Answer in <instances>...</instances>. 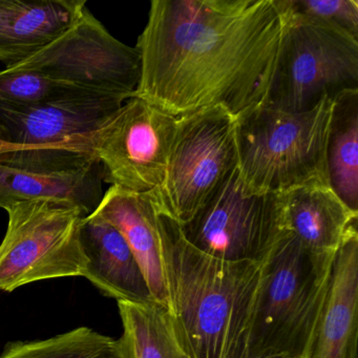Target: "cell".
<instances>
[{
    "instance_id": "obj_10",
    "label": "cell",
    "mask_w": 358,
    "mask_h": 358,
    "mask_svg": "<svg viewBox=\"0 0 358 358\" xmlns=\"http://www.w3.org/2000/svg\"><path fill=\"white\" fill-rule=\"evenodd\" d=\"M34 71L92 93L133 98L141 75L139 51L115 38L83 9L75 24L38 53L7 66Z\"/></svg>"
},
{
    "instance_id": "obj_14",
    "label": "cell",
    "mask_w": 358,
    "mask_h": 358,
    "mask_svg": "<svg viewBox=\"0 0 358 358\" xmlns=\"http://www.w3.org/2000/svg\"><path fill=\"white\" fill-rule=\"evenodd\" d=\"M79 236L87 259L83 276L104 295L118 301H155L139 263L115 226L91 213L81 221Z\"/></svg>"
},
{
    "instance_id": "obj_5",
    "label": "cell",
    "mask_w": 358,
    "mask_h": 358,
    "mask_svg": "<svg viewBox=\"0 0 358 358\" xmlns=\"http://www.w3.org/2000/svg\"><path fill=\"white\" fill-rule=\"evenodd\" d=\"M127 97L81 92L31 108L0 106V124L16 150L0 164L41 173L79 171L98 162L94 139Z\"/></svg>"
},
{
    "instance_id": "obj_22",
    "label": "cell",
    "mask_w": 358,
    "mask_h": 358,
    "mask_svg": "<svg viewBox=\"0 0 358 358\" xmlns=\"http://www.w3.org/2000/svg\"><path fill=\"white\" fill-rule=\"evenodd\" d=\"M291 13L337 27L358 39V3L356 0H282Z\"/></svg>"
},
{
    "instance_id": "obj_6",
    "label": "cell",
    "mask_w": 358,
    "mask_h": 358,
    "mask_svg": "<svg viewBox=\"0 0 358 358\" xmlns=\"http://www.w3.org/2000/svg\"><path fill=\"white\" fill-rule=\"evenodd\" d=\"M284 13V30L263 106L303 113L324 98L358 91V39L327 22Z\"/></svg>"
},
{
    "instance_id": "obj_9",
    "label": "cell",
    "mask_w": 358,
    "mask_h": 358,
    "mask_svg": "<svg viewBox=\"0 0 358 358\" xmlns=\"http://www.w3.org/2000/svg\"><path fill=\"white\" fill-rule=\"evenodd\" d=\"M181 229L190 245L210 257L259 264L290 234L280 194L249 192L238 167Z\"/></svg>"
},
{
    "instance_id": "obj_13",
    "label": "cell",
    "mask_w": 358,
    "mask_h": 358,
    "mask_svg": "<svg viewBox=\"0 0 358 358\" xmlns=\"http://www.w3.org/2000/svg\"><path fill=\"white\" fill-rule=\"evenodd\" d=\"M358 232L335 255L326 301L306 358H358Z\"/></svg>"
},
{
    "instance_id": "obj_20",
    "label": "cell",
    "mask_w": 358,
    "mask_h": 358,
    "mask_svg": "<svg viewBox=\"0 0 358 358\" xmlns=\"http://www.w3.org/2000/svg\"><path fill=\"white\" fill-rule=\"evenodd\" d=\"M0 358H122L118 339L87 327L45 341L8 343Z\"/></svg>"
},
{
    "instance_id": "obj_19",
    "label": "cell",
    "mask_w": 358,
    "mask_h": 358,
    "mask_svg": "<svg viewBox=\"0 0 358 358\" xmlns=\"http://www.w3.org/2000/svg\"><path fill=\"white\" fill-rule=\"evenodd\" d=\"M122 358H189L182 348L169 309L156 301H118Z\"/></svg>"
},
{
    "instance_id": "obj_15",
    "label": "cell",
    "mask_w": 358,
    "mask_h": 358,
    "mask_svg": "<svg viewBox=\"0 0 358 358\" xmlns=\"http://www.w3.org/2000/svg\"><path fill=\"white\" fill-rule=\"evenodd\" d=\"M85 0H0V62L20 64L75 24Z\"/></svg>"
},
{
    "instance_id": "obj_12",
    "label": "cell",
    "mask_w": 358,
    "mask_h": 358,
    "mask_svg": "<svg viewBox=\"0 0 358 358\" xmlns=\"http://www.w3.org/2000/svg\"><path fill=\"white\" fill-rule=\"evenodd\" d=\"M163 211L164 206L154 189L137 194L110 186L92 213L120 231L143 271L152 299L169 309L161 236Z\"/></svg>"
},
{
    "instance_id": "obj_8",
    "label": "cell",
    "mask_w": 358,
    "mask_h": 358,
    "mask_svg": "<svg viewBox=\"0 0 358 358\" xmlns=\"http://www.w3.org/2000/svg\"><path fill=\"white\" fill-rule=\"evenodd\" d=\"M7 232L0 244V290L50 278L83 276L87 259L79 226L80 209L51 202L20 203L6 209Z\"/></svg>"
},
{
    "instance_id": "obj_2",
    "label": "cell",
    "mask_w": 358,
    "mask_h": 358,
    "mask_svg": "<svg viewBox=\"0 0 358 358\" xmlns=\"http://www.w3.org/2000/svg\"><path fill=\"white\" fill-rule=\"evenodd\" d=\"M161 236L169 311L188 357L246 358L263 264L198 250L165 207Z\"/></svg>"
},
{
    "instance_id": "obj_16",
    "label": "cell",
    "mask_w": 358,
    "mask_h": 358,
    "mask_svg": "<svg viewBox=\"0 0 358 358\" xmlns=\"http://www.w3.org/2000/svg\"><path fill=\"white\" fill-rule=\"evenodd\" d=\"M103 175L100 161L64 173H41L0 164V208L6 210L20 203L51 202L75 207L89 215L103 198Z\"/></svg>"
},
{
    "instance_id": "obj_17",
    "label": "cell",
    "mask_w": 358,
    "mask_h": 358,
    "mask_svg": "<svg viewBox=\"0 0 358 358\" xmlns=\"http://www.w3.org/2000/svg\"><path fill=\"white\" fill-rule=\"evenodd\" d=\"M287 229L303 246L335 255L353 228L358 213L351 210L329 185H311L280 194Z\"/></svg>"
},
{
    "instance_id": "obj_21",
    "label": "cell",
    "mask_w": 358,
    "mask_h": 358,
    "mask_svg": "<svg viewBox=\"0 0 358 358\" xmlns=\"http://www.w3.org/2000/svg\"><path fill=\"white\" fill-rule=\"evenodd\" d=\"M81 92L89 91L53 80L34 71H0V106L31 108Z\"/></svg>"
},
{
    "instance_id": "obj_1",
    "label": "cell",
    "mask_w": 358,
    "mask_h": 358,
    "mask_svg": "<svg viewBox=\"0 0 358 358\" xmlns=\"http://www.w3.org/2000/svg\"><path fill=\"white\" fill-rule=\"evenodd\" d=\"M284 30L278 0H152L134 97L173 117L263 106Z\"/></svg>"
},
{
    "instance_id": "obj_3",
    "label": "cell",
    "mask_w": 358,
    "mask_h": 358,
    "mask_svg": "<svg viewBox=\"0 0 358 358\" xmlns=\"http://www.w3.org/2000/svg\"><path fill=\"white\" fill-rule=\"evenodd\" d=\"M335 255L314 252L291 234L274 247L263 264L246 358H306Z\"/></svg>"
},
{
    "instance_id": "obj_7",
    "label": "cell",
    "mask_w": 358,
    "mask_h": 358,
    "mask_svg": "<svg viewBox=\"0 0 358 358\" xmlns=\"http://www.w3.org/2000/svg\"><path fill=\"white\" fill-rule=\"evenodd\" d=\"M236 167V118L222 108H205L177 117L164 181L154 190L183 226Z\"/></svg>"
},
{
    "instance_id": "obj_4",
    "label": "cell",
    "mask_w": 358,
    "mask_h": 358,
    "mask_svg": "<svg viewBox=\"0 0 358 358\" xmlns=\"http://www.w3.org/2000/svg\"><path fill=\"white\" fill-rule=\"evenodd\" d=\"M333 102L324 98L303 113L261 106L236 119L238 169L249 192L278 194L329 185L327 143Z\"/></svg>"
},
{
    "instance_id": "obj_23",
    "label": "cell",
    "mask_w": 358,
    "mask_h": 358,
    "mask_svg": "<svg viewBox=\"0 0 358 358\" xmlns=\"http://www.w3.org/2000/svg\"><path fill=\"white\" fill-rule=\"evenodd\" d=\"M16 148L10 140L7 131H5L1 124H0V155L6 154V152H13Z\"/></svg>"
},
{
    "instance_id": "obj_18",
    "label": "cell",
    "mask_w": 358,
    "mask_h": 358,
    "mask_svg": "<svg viewBox=\"0 0 358 358\" xmlns=\"http://www.w3.org/2000/svg\"><path fill=\"white\" fill-rule=\"evenodd\" d=\"M327 169L333 192L358 213V91L343 92L333 102Z\"/></svg>"
},
{
    "instance_id": "obj_11",
    "label": "cell",
    "mask_w": 358,
    "mask_h": 358,
    "mask_svg": "<svg viewBox=\"0 0 358 358\" xmlns=\"http://www.w3.org/2000/svg\"><path fill=\"white\" fill-rule=\"evenodd\" d=\"M176 127L177 117L140 98L127 100L94 139L103 182L137 194L162 185Z\"/></svg>"
}]
</instances>
